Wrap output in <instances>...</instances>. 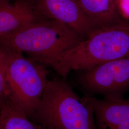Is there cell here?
I'll list each match as a JSON object with an SVG mask.
<instances>
[{"instance_id":"9c48e42d","label":"cell","mask_w":129,"mask_h":129,"mask_svg":"<svg viewBox=\"0 0 129 129\" xmlns=\"http://www.w3.org/2000/svg\"><path fill=\"white\" fill-rule=\"evenodd\" d=\"M81 8L97 29L125 20L118 11L117 0H77Z\"/></svg>"},{"instance_id":"8992f818","label":"cell","mask_w":129,"mask_h":129,"mask_svg":"<svg viewBox=\"0 0 129 129\" xmlns=\"http://www.w3.org/2000/svg\"><path fill=\"white\" fill-rule=\"evenodd\" d=\"M34 3L39 14L64 23L83 39L97 29L77 0H34Z\"/></svg>"},{"instance_id":"ba28073f","label":"cell","mask_w":129,"mask_h":129,"mask_svg":"<svg viewBox=\"0 0 129 129\" xmlns=\"http://www.w3.org/2000/svg\"><path fill=\"white\" fill-rule=\"evenodd\" d=\"M34 0H16L0 6V36L20 31L42 19Z\"/></svg>"},{"instance_id":"30bf717a","label":"cell","mask_w":129,"mask_h":129,"mask_svg":"<svg viewBox=\"0 0 129 129\" xmlns=\"http://www.w3.org/2000/svg\"><path fill=\"white\" fill-rule=\"evenodd\" d=\"M1 129H40L8 98L0 109Z\"/></svg>"},{"instance_id":"3957f363","label":"cell","mask_w":129,"mask_h":129,"mask_svg":"<svg viewBox=\"0 0 129 129\" xmlns=\"http://www.w3.org/2000/svg\"><path fill=\"white\" fill-rule=\"evenodd\" d=\"M34 116L46 129H96L91 107L64 80H47Z\"/></svg>"},{"instance_id":"6da1fadb","label":"cell","mask_w":129,"mask_h":129,"mask_svg":"<svg viewBox=\"0 0 129 129\" xmlns=\"http://www.w3.org/2000/svg\"><path fill=\"white\" fill-rule=\"evenodd\" d=\"M129 55V20L92 32L61 54L52 66L66 78L70 72L88 69Z\"/></svg>"},{"instance_id":"9a60e30c","label":"cell","mask_w":129,"mask_h":129,"mask_svg":"<svg viewBox=\"0 0 129 129\" xmlns=\"http://www.w3.org/2000/svg\"><path fill=\"white\" fill-rule=\"evenodd\" d=\"M9 1H10V0H9Z\"/></svg>"},{"instance_id":"52a82bcc","label":"cell","mask_w":129,"mask_h":129,"mask_svg":"<svg viewBox=\"0 0 129 129\" xmlns=\"http://www.w3.org/2000/svg\"><path fill=\"white\" fill-rule=\"evenodd\" d=\"M93 111L96 129H129V97L127 99L82 98Z\"/></svg>"},{"instance_id":"5b68a950","label":"cell","mask_w":129,"mask_h":129,"mask_svg":"<svg viewBox=\"0 0 129 129\" xmlns=\"http://www.w3.org/2000/svg\"><path fill=\"white\" fill-rule=\"evenodd\" d=\"M79 71L81 87L104 99L123 98L129 90V55Z\"/></svg>"},{"instance_id":"7a4b0ae2","label":"cell","mask_w":129,"mask_h":129,"mask_svg":"<svg viewBox=\"0 0 129 129\" xmlns=\"http://www.w3.org/2000/svg\"><path fill=\"white\" fill-rule=\"evenodd\" d=\"M82 40L64 23L44 18L20 31L0 36V45L52 67L61 54Z\"/></svg>"},{"instance_id":"8fae6325","label":"cell","mask_w":129,"mask_h":129,"mask_svg":"<svg viewBox=\"0 0 129 129\" xmlns=\"http://www.w3.org/2000/svg\"><path fill=\"white\" fill-rule=\"evenodd\" d=\"M8 55V49L0 45V109L8 99L6 75Z\"/></svg>"},{"instance_id":"7c38bea8","label":"cell","mask_w":129,"mask_h":129,"mask_svg":"<svg viewBox=\"0 0 129 129\" xmlns=\"http://www.w3.org/2000/svg\"><path fill=\"white\" fill-rule=\"evenodd\" d=\"M117 8L122 18L129 20V0H117Z\"/></svg>"},{"instance_id":"277c9868","label":"cell","mask_w":129,"mask_h":129,"mask_svg":"<svg viewBox=\"0 0 129 129\" xmlns=\"http://www.w3.org/2000/svg\"><path fill=\"white\" fill-rule=\"evenodd\" d=\"M8 49V98L28 117L34 116L48 80L47 70L23 53Z\"/></svg>"},{"instance_id":"4fadbf2b","label":"cell","mask_w":129,"mask_h":129,"mask_svg":"<svg viewBox=\"0 0 129 129\" xmlns=\"http://www.w3.org/2000/svg\"><path fill=\"white\" fill-rule=\"evenodd\" d=\"M9 0H0V6L9 4Z\"/></svg>"},{"instance_id":"5bb4252c","label":"cell","mask_w":129,"mask_h":129,"mask_svg":"<svg viewBox=\"0 0 129 129\" xmlns=\"http://www.w3.org/2000/svg\"><path fill=\"white\" fill-rule=\"evenodd\" d=\"M0 129H1V122H0Z\"/></svg>"}]
</instances>
